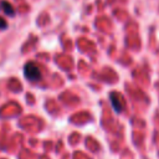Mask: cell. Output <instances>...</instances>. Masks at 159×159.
I'll return each mask as SVG.
<instances>
[{
    "label": "cell",
    "instance_id": "3",
    "mask_svg": "<svg viewBox=\"0 0 159 159\" xmlns=\"http://www.w3.org/2000/svg\"><path fill=\"white\" fill-rule=\"evenodd\" d=\"M0 9H1V11L5 12V15H7V16H14V15H15L14 7H12L11 4L7 2V1H1V2H0Z\"/></svg>",
    "mask_w": 159,
    "mask_h": 159
},
{
    "label": "cell",
    "instance_id": "1",
    "mask_svg": "<svg viewBox=\"0 0 159 159\" xmlns=\"http://www.w3.org/2000/svg\"><path fill=\"white\" fill-rule=\"evenodd\" d=\"M24 75L31 82H35V81L41 80V71L39 68V66L35 65L34 62H29V63L25 65V67H24Z\"/></svg>",
    "mask_w": 159,
    "mask_h": 159
},
{
    "label": "cell",
    "instance_id": "2",
    "mask_svg": "<svg viewBox=\"0 0 159 159\" xmlns=\"http://www.w3.org/2000/svg\"><path fill=\"white\" fill-rule=\"evenodd\" d=\"M111 103L114 108L116 112H122L123 111V99H122V96H119L118 93H112L111 94Z\"/></svg>",
    "mask_w": 159,
    "mask_h": 159
},
{
    "label": "cell",
    "instance_id": "4",
    "mask_svg": "<svg viewBox=\"0 0 159 159\" xmlns=\"http://www.w3.org/2000/svg\"><path fill=\"white\" fill-rule=\"evenodd\" d=\"M7 26V24H6V21H4L2 19H0V30H2V29H5Z\"/></svg>",
    "mask_w": 159,
    "mask_h": 159
}]
</instances>
